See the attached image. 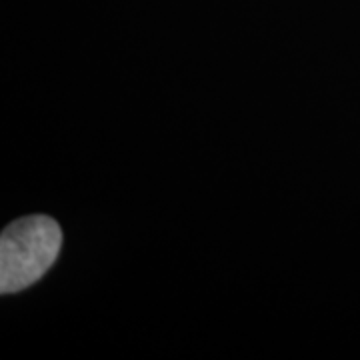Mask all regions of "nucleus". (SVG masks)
<instances>
[{
	"mask_svg": "<svg viewBox=\"0 0 360 360\" xmlns=\"http://www.w3.org/2000/svg\"><path fill=\"white\" fill-rule=\"evenodd\" d=\"M63 246L56 220L32 214L14 220L0 236V292H20L40 281Z\"/></svg>",
	"mask_w": 360,
	"mask_h": 360,
	"instance_id": "nucleus-1",
	"label": "nucleus"
}]
</instances>
